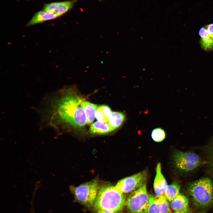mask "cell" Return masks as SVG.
Returning <instances> with one entry per match:
<instances>
[{
    "instance_id": "obj_1",
    "label": "cell",
    "mask_w": 213,
    "mask_h": 213,
    "mask_svg": "<svg viewBox=\"0 0 213 213\" xmlns=\"http://www.w3.org/2000/svg\"><path fill=\"white\" fill-rule=\"evenodd\" d=\"M83 101L71 90L53 93L44 99L41 111L42 120L46 125L56 129L64 124L83 128L86 123L85 114L81 106Z\"/></svg>"
},
{
    "instance_id": "obj_2",
    "label": "cell",
    "mask_w": 213,
    "mask_h": 213,
    "mask_svg": "<svg viewBox=\"0 0 213 213\" xmlns=\"http://www.w3.org/2000/svg\"><path fill=\"white\" fill-rule=\"evenodd\" d=\"M124 193L115 187L103 186L98 191L93 206L96 210L101 209L115 213L121 210L125 204Z\"/></svg>"
},
{
    "instance_id": "obj_3",
    "label": "cell",
    "mask_w": 213,
    "mask_h": 213,
    "mask_svg": "<svg viewBox=\"0 0 213 213\" xmlns=\"http://www.w3.org/2000/svg\"><path fill=\"white\" fill-rule=\"evenodd\" d=\"M187 190L194 205L205 208L213 204V183L208 178H203L190 183Z\"/></svg>"
},
{
    "instance_id": "obj_4",
    "label": "cell",
    "mask_w": 213,
    "mask_h": 213,
    "mask_svg": "<svg viewBox=\"0 0 213 213\" xmlns=\"http://www.w3.org/2000/svg\"><path fill=\"white\" fill-rule=\"evenodd\" d=\"M149 199L150 195L147 193L145 184L131 192L125 204L130 213H147Z\"/></svg>"
},
{
    "instance_id": "obj_5",
    "label": "cell",
    "mask_w": 213,
    "mask_h": 213,
    "mask_svg": "<svg viewBox=\"0 0 213 213\" xmlns=\"http://www.w3.org/2000/svg\"><path fill=\"white\" fill-rule=\"evenodd\" d=\"M97 183L95 181L88 182L76 187H71L76 200L88 207L93 205L98 191Z\"/></svg>"
},
{
    "instance_id": "obj_6",
    "label": "cell",
    "mask_w": 213,
    "mask_h": 213,
    "mask_svg": "<svg viewBox=\"0 0 213 213\" xmlns=\"http://www.w3.org/2000/svg\"><path fill=\"white\" fill-rule=\"evenodd\" d=\"M173 158L176 167L182 172L191 171L197 168L201 163L199 156L192 152L176 151Z\"/></svg>"
},
{
    "instance_id": "obj_7",
    "label": "cell",
    "mask_w": 213,
    "mask_h": 213,
    "mask_svg": "<svg viewBox=\"0 0 213 213\" xmlns=\"http://www.w3.org/2000/svg\"><path fill=\"white\" fill-rule=\"evenodd\" d=\"M146 171L143 170L119 180L115 186L123 193H131L146 184Z\"/></svg>"
},
{
    "instance_id": "obj_8",
    "label": "cell",
    "mask_w": 213,
    "mask_h": 213,
    "mask_svg": "<svg viewBox=\"0 0 213 213\" xmlns=\"http://www.w3.org/2000/svg\"><path fill=\"white\" fill-rule=\"evenodd\" d=\"M169 202L164 195L159 196L150 195L147 213H172Z\"/></svg>"
},
{
    "instance_id": "obj_9",
    "label": "cell",
    "mask_w": 213,
    "mask_h": 213,
    "mask_svg": "<svg viewBox=\"0 0 213 213\" xmlns=\"http://www.w3.org/2000/svg\"><path fill=\"white\" fill-rule=\"evenodd\" d=\"M76 1L77 0H72L47 3L44 5L42 10L60 17L72 9Z\"/></svg>"
},
{
    "instance_id": "obj_10",
    "label": "cell",
    "mask_w": 213,
    "mask_h": 213,
    "mask_svg": "<svg viewBox=\"0 0 213 213\" xmlns=\"http://www.w3.org/2000/svg\"><path fill=\"white\" fill-rule=\"evenodd\" d=\"M166 180L161 172L160 163L157 164L156 169V175L154 183V188L156 196L164 195L167 186Z\"/></svg>"
},
{
    "instance_id": "obj_11",
    "label": "cell",
    "mask_w": 213,
    "mask_h": 213,
    "mask_svg": "<svg viewBox=\"0 0 213 213\" xmlns=\"http://www.w3.org/2000/svg\"><path fill=\"white\" fill-rule=\"evenodd\" d=\"M60 17L58 15L42 10L36 13L26 26H29L48 20L56 19Z\"/></svg>"
},
{
    "instance_id": "obj_12",
    "label": "cell",
    "mask_w": 213,
    "mask_h": 213,
    "mask_svg": "<svg viewBox=\"0 0 213 213\" xmlns=\"http://www.w3.org/2000/svg\"><path fill=\"white\" fill-rule=\"evenodd\" d=\"M170 203V208L174 212L184 211L189 209L188 199L180 193Z\"/></svg>"
},
{
    "instance_id": "obj_13",
    "label": "cell",
    "mask_w": 213,
    "mask_h": 213,
    "mask_svg": "<svg viewBox=\"0 0 213 213\" xmlns=\"http://www.w3.org/2000/svg\"><path fill=\"white\" fill-rule=\"evenodd\" d=\"M125 119V114L117 112H112L109 116L107 123L112 131L120 127Z\"/></svg>"
},
{
    "instance_id": "obj_14",
    "label": "cell",
    "mask_w": 213,
    "mask_h": 213,
    "mask_svg": "<svg viewBox=\"0 0 213 213\" xmlns=\"http://www.w3.org/2000/svg\"><path fill=\"white\" fill-rule=\"evenodd\" d=\"M81 106L84 110L86 119V123L90 124L93 122L95 117V113L98 106L88 101L83 100Z\"/></svg>"
},
{
    "instance_id": "obj_15",
    "label": "cell",
    "mask_w": 213,
    "mask_h": 213,
    "mask_svg": "<svg viewBox=\"0 0 213 213\" xmlns=\"http://www.w3.org/2000/svg\"><path fill=\"white\" fill-rule=\"evenodd\" d=\"M201 37L200 43L202 48L206 51L213 49V40L209 36L205 26L201 28L199 32Z\"/></svg>"
},
{
    "instance_id": "obj_16",
    "label": "cell",
    "mask_w": 213,
    "mask_h": 213,
    "mask_svg": "<svg viewBox=\"0 0 213 213\" xmlns=\"http://www.w3.org/2000/svg\"><path fill=\"white\" fill-rule=\"evenodd\" d=\"M93 134H105L112 132L107 123L97 121L92 124L89 129Z\"/></svg>"
},
{
    "instance_id": "obj_17",
    "label": "cell",
    "mask_w": 213,
    "mask_h": 213,
    "mask_svg": "<svg viewBox=\"0 0 213 213\" xmlns=\"http://www.w3.org/2000/svg\"><path fill=\"white\" fill-rule=\"evenodd\" d=\"M112 112L110 108L106 105L98 106L96 110L95 117L97 121L107 123Z\"/></svg>"
},
{
    "instance_id": "obj_18",
    "label": "cell",
    "mask_w": 213,
    "mask_h": 213,
    "mask_svg": "<svg viewBox=\"0 0 213 213\" xmlns=\"http://www.w3.org/2000/svg\"><path fill=\"white\" fill-rule=\"evenodd\" d=\"M180 186L177 182H174L168 185L164 196L166 199L170 202L179 193Z\"/></svg>"
},
{
    "instance_id": "obj_19",
    "label": "cell",
    "mask_w": 213,
    "mask_h": 213,
    "mask_svg": "<svg viewBox=\"0 0 213 213\" xmlns=\"http://www.w3.org/2000/svg\"><path fill=\"white\" fill-rule=\"evenodd\" d=\"M165 136L164 131L160 128H155L152 132V138L155 142H160L162 141L165 138Z\"/></svg>"
},
{
    "instance_id": "obj_20",
    "label": "cell",
    "mask_w": 213,
    "mask_h": 213,
    "mask_svg": "<svg viewBox=\"0 0 213 213\" xmlns=\"http://www.w3.org/2000/svg\"><path fill=\"white\" fill-rule=\"evenodd\" d=\"M209 36L213 40V23L205 26Z\"/></svg>"
},
{
    "instance_id": "obj_21",
    "label": "cell",
    "mask_w": 213,
    "mask_h": 213,
    "mask_svg": "<svg viewBox=\"0 0 213 213\" xmlns=\"http://www.w3.org/2000/svg\"><path fill=\"white\" fill-rule=\"evenodd\" d=\"M209 163L211 171L213 173V145L211 148L210 153Z\"/></svg>"
},
{
    "instance_id": "obj_22",
    "label": "cell",
    "mask_w": 213,
    "mask_h": 213,
    "mask_svg": "<svg viewBox=\"0 0 213 213\" xmlns=\"http://www.w3.org/2000/svg\"><path fill=\"white\" fill-rule=\"evenodd\" d=\"M96 213H113L112 212L101 209H99L96 210Z\"/></svg>"
},
{
    "instance_id": "obj_23",
    "label": "cell",
    "mask_w": 213,
    "mask_h": 213,
    "mask_svg": "<svg viewBox=\"0 0 213 213\" xmlns=\"http://www.w3.org/2000/svg\"><path fill=\"white\" fill-rule=\"evenodd\" d=\"M191 213V211L190 210V209L186 211H182V212H174L173 213Z\"/></svg>"
},
{
    "instance_id": "obj_24",
    "label": "cell",
    "mask_w": 213,
    "mask_h": 213,
    "mask_svg": "<svg viewBox=\"0 0 213 213\" xmlns=\"http://www.w3.org/2000/svg\"><path fill=\"white\" fill-rule=\"evenodd\" d=\"M98 0L99 1H101L102 0Z\"/></svg>"
}]
</instances>
